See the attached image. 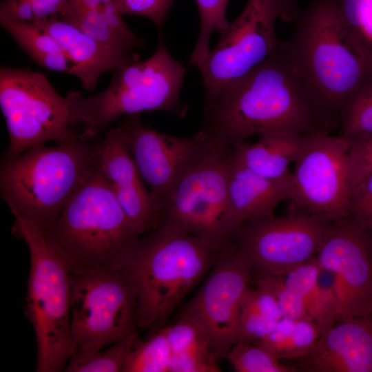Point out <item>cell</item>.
Returning a JSON list of instances; mask_svg holds the SVG:
<instances>
[{"label": "cell", "instance_id": "cb8c5ba5", "mask_svg": "<svg viewBox=\"0 0 372 372\" xmlns=\"http://www.w3.org/2000/svg\"><path fill=\"white\" fill-rule=\"evenodd\" d=\"M320 337L318 324L309 318H282L276 327L259 342L276 358L300 359L315 347Z\"/></svg>", "mask_w": 372, "mask_h": 372}, {"label": "cell", "instance_id": "8fae6325", "mask_svg": "<svg viewBox=\"0 0 372 372\" xmlns=\"http://www.w3.org/2000/svg\"><path fill=\"white\" fill-rule=\"evenodd\" d=\"M0 106L9 138L6 158L50 141L63 144L79 137L72 130L66 97L39 71L1 66Z\"/></svg>", "mask_w": 372, "mask_h": 372}, {"label": "cell", "instance_id": "d4e9b609", "mask_svg": "<svg viewBox=\"0 0 372 372\" xmlns=\"http://www.w3.org/2000/svg\"><path fill=\"white\" fill-rule=\"evenodd\" d=\"M282 318L275 299L267 291L258 287L249 288L240 307L236 342H260Z\"/></svg>", "mask_w": 372, "mask_h": 372}, {"label": "cell", "instance_id": "f35d334b", "mask_svg": "<svg viewBox=\"0 0 372 372\" xmlns=\"http://www.w3.org/2000/svg\"><path fill=\"white\" fill-rule=\"evenodd\" d=\"M173 0H117L121 15H137L150 19L158 28L164 24Z\"/></svg>", "mask_w": 372, "mask_h": 372}, {"label": "cell", "instance_id": "4fadbf2b", "mask_svg": "<svg viewBox=\"0 0 372 372\" xmlns=\"http://www.w3.org/2000/svg\"><path fill=\"white\" fill-rule=\"evenodd\" d=\"M329 223L294 209L250 220L231 240L252 274L283 276L316 256Z\"/></svg>", "mask_w": 372, "mask_h": 372}, {"label": "cell", "instance_id": "484cf974", "mask_svg": "<svg viewBox=\"0 0 372 372\" xmlns=\"http://www.w3.org/2000/svg\"><path fill=\"white\" fill-rule=\"evenodd\" d=\"M103 44L130 54L145 46V40L137 34L130 36L109 25L101 17L83 7L70 3L68 10L59 17Z\"/></svg>", "mask_w": 372, "mask_h": 372}, {"label": "cell", "instance_id": "4316f807", "mask_svg": "<svg viewBox=\"0 0 372 372\" xmlns=\"http://www.w3.org/2000/svg\"><path fill=\"white\" fill-rule=\"evenodd\" d=\"M138 334L135 329L129 335L112 343L110 347L88 353L74 352L68 361V372L123 371Z\"/></svg>", "mask_w": 372, "mask_h": 372}, {"label": "cell", "instance_id": "52a82bcc", "mask_svg": "<svg viewBox=\"0 0 372 372\" xmlns=\"http://www.w3.org/2000/svg\"><path fill=\"white\" fill-rule=\"evenodd\" d=\"M10 211L12 234L25 240L30 257L24 311L37 340L36 371H65L76 349L71 332L70 269L45 231Z\"/></svg>", "mask_w": 372, "mask_h": 372}, {"label": "cell", "instance_id": "ab89813d", "mask_svg": "<svg viewBox=\"0 0 372 372\" xmlns=\"http://www.w3.org/2000/svg\"><path fill=\"white\" fill-rule=\"evenodd\" d=\"M69 2L93 12L109 25L127 35L136 34L123 21L117 0H69Z\"/></svg>", "mask_w": 372, "mask_h": 372}, {"label": "cell", "instance_id": "7402d4cb", "mask_svg": "<svg viewBox=\"0 0 372 372\" xmlns=\"http://www.w3.org/2000/svg\"><path fill=\"white\" fill-rule=\"evenodd\" d=\"M0 24L35 63L48 70L76 76L74 63L59 43L40 25L14 21H0Z\"/></svg>", "mask_w": 372, "mask_h": 372}, {"label": "cell", "instance_id": "1f68e13d", "mask_svg": "<svg viewBox=\"0 0 372 372\" xmlns=\"http://www.w3.org/2000/svg\"><path fill=\"white\" fill-rule=\"evenodd\" d=\"M69 6V0H3L0 20L39 23L61 17Z\"/></svg>", "mask_w": 372, "mask_h": 372}, {"label": "cell", "instance_id": "7a4b0ae2", "mask_svg": "<svg viewBox=\"0 0 372 372\" xmlns=\"http://www.w3.org/2000/svg\"><path fill=\"white\" fill-rule=\"evenodd\" d=\"M278 48L299 73L329 127L372 70L344 23L338 0H311Z\"/></svg>", "mask_w": 372, "mask_h": 372}, {"label": "cell", "instance_id": "4dcf8cb0", "mask_svg": "<svg viewBox=\"0 0 372 372\" xmlns=\"http://www.w3.org/2000/svg\"><path fill=\"white\" fill-rule=\"evenodd\" d=\"M344 23L372 69V0H338Z\"/></svg>", "mask_w": 372, "mask_h": 372}, {"label": "cell", "instance_id": "6da1fadb", "mask_svg": "<svg viewBox=\"0 0 372 372\" xmlns=\"http://www.w3.org/2000/svg\"><path fill=\"white\" fill-rule=\"evenodd\" d=\"M327 127L302 77L278 47L204 105L200 130L232 146L256 135H302Z\"/></svg>", "mask_w": 372, "mask_h": 372}, {"label": "cell", "instance_id": "8d00e7d4", "mask_svg": "<svg viewBox=\"0 0 372 372\" xmlns=\"http://www.w3.org/2000/svg\"><path fill=\"white\" fill-rule=\"evenodd\" d=\"M347 138L349 141V153L352 184L354 188L372 174V134Z\"/></svg>", "mask_w": 372, "mask_h": 372}, {"label": "cell", "instance_id": "d590c367", "mask_svg": "<svg viewBox=\"0 0 372 372\" xmlns=\"http://www.w3.org/2000/svg\"><path fill=\"white\" fill-rule=\"evenodd\" d=\"M320 268L315 256L294 267L283 275L287 285L303 300L309 317L316 299Z\"/></svg>", "mask_w": 372, "mask_h": 372}, {"label": "cell", "instance_id": "ac0fdd59", "mask_svg": "<svg viewBox=\"0 0 372 372\" xmlns=\"http://www.w3.org/2000/svg\"><path fill=\"white\" fill-rule=\"evenodd\" d=\"M291 174L283 179L262 177L232 157L229 174L227 233L231 239L246 223L273 215L274 209L291 194Z\"/></svg>", "mask_w": 372, "mask_h": 372}, {"label": "cell", "instance_id": "ba28073f", "mask_svg": "<svg viewBox=\"0 0 372 372\" xmlns=\"http://www.w3.org/2000/svg\"><path fill=\"white\" fill-rule=\"evenodd\" d=\"M137 292L127 271L96 267L71 271V332L75 351H99L134 331Z\"/></svg>", "mask_w": 372, "mask_h": 372}, {"label": "cell", "instance_id": "603a6c76", "mask_svg": "<svg viewBox=\"0 0 372 372\" xmlns=\"http://www.w3.org/2000/svg\"><path fill=\"white\" fill-rule=\"evenodd\" d=\"M98 167L115 195L147 188L116 127L110 126L101 141Z\"/></svg>", "mask_w": 372, "mask_h": 372}, {"label": "cell", "instance_id": "f1b7e54d", "mask_svg": "<svg viewBox=\"0 0 372 372\" xmlns=\"http://www.w3.org/2000/svg\"><path fill=\"white\" fill-rule=\"evenodd\" d=\"M338 121L342 136L351 138L372 134V74L345 102Z\"/></svg>", "mask_w": 372, "mask_h": 372}, {"label": "cell", "instance_id": "5b68a950", "mask_svg": "<svg viewBox=\"0 0 372 372\" xmlns=\"http://www.w3.org/2000/svg\"><path fill=\"white\" fill-rule=\"evenodd\" d=\"M112 72L102 92L85 97L72 91L65 96L72 126L83 125L80 138L97 141L123 115L163 111L185 116L187 106L180 101V92L186 68L170 54L161 37L149 58L128 62Z\"/></svg>", "mask_w": 372, "mask_h": 372}, {"label": "cell", "instance_id": "30bf717a", "mask_svg": "<svg viewBox=\"0 0 372 372\" xmlns=\"http://www.w3.org/2000/svg\"><path fill=\"white\" fill-rule=\"evenodd\" d=\"M233 147L211 140L165 200L160 224L203 238L219 247L229 242V174Z\"/></svg>", "mask_w": 372, "mask_h": 372}, {"label": "cell", "instance_id": "74e56055", "mask_svg": "<svg viewBox=\"0 0 372 372\" xmlns=\"http://www.w3.org/2000/svg\"><path fill=\"white\" fill-rule=\"evenodd\" d=\"M349 214L350 218L372 236V174L353 188L349 200Z\"/></svg>", "mask_w": 372, "mask_h": 372}, {"label": "cell", "instance_id": "7c38bea8", "mask_svg": "<svg viewBox=\"0 0 372 372\" xmlns=\"http://www.w3.org/2000/svg\"><path fill=\"white\" fill-rule=\"evenodd\" d=\"M347 137L326 130L304 134L291 172L294 209L329 223L349 217L353 184Z\"/></svg>", "mask_w": 372, "mask_h": 372}, {"label": "cell", "instance_id": "5bb4252c", "mask_svg": "<svg viewBox=\"0 0 372 372\" xmlns=\"http://www.w3.org/2000/svg\"><path fill=\"white\" fill-rule=\"evenodd\" d=\"M251 276L230 240L221 247L212 271L183 309L204 329L218 363L236 342L240 307Z\"/></svg>", "mask_w": 372, "mask_h": 372}, {"label": "cell", "instance_id": "9c48e42d", "mask_svg": "<svg viewBox=\"0 0 372 372\" xmlns=\"http://www.w3.org/2000/svg\"><path fill=\"white\" fill-rule=\"evenodd\" d=\"M298 0H247L239 16L220 32L218 43L198 67L205 103L215 101L232 82L264 62L277 50L276 21H293Z\"/></svg>", "mask_w": 372, "mask_h": 372}, {"label": "cell", "instance_id": "3957f363", "mask_svg": "<svg viewBox=\"0 0 372 372\" xmlns=\"http://www.w3.org/2000/svg\"><path fill=\"white\" fill-rule=\"evenodd\" d=\"M140 236L123 263L137 292L136 325L161 326L214 265L221 247L159 224Z\"/></svg>", "mask_w": 372, "mask_h": 372}, {"label": "cell", "instance_id": "9a60e30c", "mask_svg": "<svg viewBox=\"0 0 372 372\" xmlns=\"http://www.w3.org/2000/svg\"><path fill=\"white\" fill-rule=\"evenodd\" d=\"M116 127L161 213L174 186L205 151L209 137L201 130L185 137L159 132L145 126L140 114L127 116Z\"/></svg>", "mask_w": 372, "mask_h": 372}, {"label": "cell", "instance_id": "277c9868", "mask_svg": "<svg viewBox=\"0 0 372 372\" xmlns=\"http://www.w3.org/2000/svg\"><path fill=\"white\" fill-rule=\"evenodd\" d=\"M101 141L79 136L55 146L39 145L0 166V194L10 210L45 231L56 223L65 205L96 168Z\"/></svg>", "mask_w": 372, "mask_h": 372}, {"label": "cell", "instance_id": "d6986e66", "mask_svg": "<svg viewBox=\"0 0 372 372\" xmlns=\"http://www.w3.org/2000/svg\"><path fill=\"white\" fill-rule=\"evenodd\" d=\"M36 24L50 34L72 61L76 77L85 90H94L99 77L106 72L138 59L136 53H127L97 41L58 17Z\"/></svg>", "mask_w": 372, "mask_h": 372}, {"label": "cell", "instance_id": "44dd1931", "mask_svg": "<svg viewBox=\"0 0 372 372\" xmlns=\"http://www.w3.org/2000/svg\"><path fill=\"white\" fill-rule=\"evenodd\" d=\"M165 329L172 351L170 372L220 371L207 335L192 315L183 311L180 318Z\"/></svg>", "mask_w": 372, "mask_h": 372}, {"label": "cell", "instance_id": "d6a6232c", "mask_svg": "<svg viewBox=\"0 0 372 372\" xmlns=\"http://www.w3.org/2000/svg\"><path fill=\"white\" fill-rule=\"evenodd\" d=\"M340 302L335 274L320 268L316 299L309 317L318 326L320 335L339 322Z\"/></svg>", "mask_w": 372, "mask_h": 372}, {"label": "cell", "instance_id": "f546056e", "mask_svg": "<svg viewBox=\"0 0 372 372\" xmlns=\"http://www.w3.org/2000/svg\"><path fill=\"white\" fill-rule=\"evenodd\" d=\"M225 358L237 372H295L259 342L238 341L229 349Z\"/></svg>", "mask_w": 372, "mask_h": 372}, {"label": "cell", "instance_id": "836d02e7", "mask_svg": "<svg viewBox=\"0 0 372 372\" xmlns=\"http://www.w3.org/2000/svg\"><path fill=\"white\" fill-rule=\"evenodd\" d=\"M200 20V32L189 63L197 68L203 62L210 51L211 34L225 29L229 24L226 19V8L229 0H195Z\"/></svg>", "mask_w": 372, "mask_h": 372}, {"label": "cell", "instance_id": "e0dca14e", "mask_svg": "<svg viewBox=\"0 0 372 372\" xmlns=\"http://www.w3.org/2000/svg\"><path fill=\"white\" fill-rule=\"evenodd\" d=\"M311 372H372V313L335 323L298 359Z\"/></svg>", "mask_w": 372, "mask_h": 372}, {"label": "cell", "instance_id": "ffe728a7", "mask_svg": "<svg viewBox=\"0 0 372 372\" xmlns=\"http://www.w3.org/2000/svg\"><path fill=\"white\" fill-rule=\"evenodd\" d=\"M304 134H268L253 143L245 141L232 145L236 162L269 179L280 180L291 174L289 164L296 160L302 147Z\"/></svg>", "mask_w": 372, "mask_h": 372}, {"label": "cell", "instance_id": "8992f818", "mask_svg": "<svg viewBox=\"0 0 372 372\" xmlns=\"http://www.w3.org/2000/svg\"><path fill=\"white\" fill-rule=\"evenodd\" d=\"M45 233L71 271L122 267L141 236L121 208L98 163Z\"/></svg>", "mask_w": 372, "mask_h": 372}, {"label": "cell", "instance_id": "83f0119b", "mask_svg": "<svg viewBox=\"0 0 372 372\" xmlns=\"http://www.w3.org/2000/svg\"><path fill=\"white\" fill-rule=\"evenodd\" d=\"M172 351L165 327L145 340L139 338L123 372H170Z\"/></svg>", "mask_w": 372, "mask_h": 372}, {"label": "cell", "instance_id": "e575fe53", "mask_svg": "<svg viewBox=\"0 0 372 372\" xmlns=\"http://www.w3.org/2000/svg\"><path fill=\"white\" fill-rule=\"evenodd\" d=\"M255 282L256 287L265 289L273 297L283 318H309L303 300L287 285L283 276L257 275Z\"/></svg>", "mask_w": 372, "mask_h": 372}, {"label": "cell", "instance_id": "60d3db41", "mask_svg": "<svg viewBox=\"0 0 372 372\" xmlns=\"http://www.w3.org/2000/svg\"><path fill=\"white\" fill-rule=\"evenodd\" d=\"M371 236V259H372V236Z\"/></svg>", "mask_w": 372, "mask_h": 372}, {"label": "cell", "instance_id": "2e32d148", "mask_svg": "<svg viewBox=\"0 0 372 372\" xmlns=\"http://www.w3.org/2000/svg\"><path fill=\"white\" fill-rule=\"evenodd\" d=\"M316 257L335 276L339 321L372 313V259L369 232L353 218L330 223Z\"/></svg>", "mask_w": 372, "mask_h": 372}]
</instances>
